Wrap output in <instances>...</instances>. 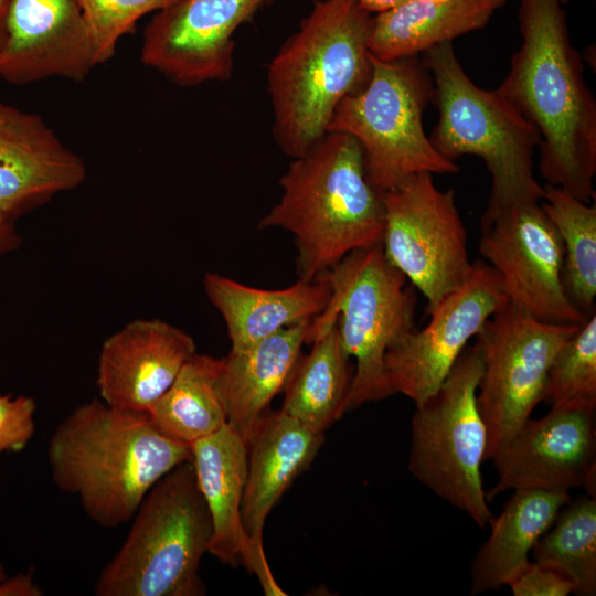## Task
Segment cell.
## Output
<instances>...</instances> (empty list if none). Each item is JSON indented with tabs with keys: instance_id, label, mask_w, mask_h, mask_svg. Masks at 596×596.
Segmentation results:
<instances>
[{
	"instance_id": "cell-1",
	"label": "cell",
	"mask_w": 596,
	"mask_h": 596,
	"mask_svg": "<svg viewBox=\"0 0 596 596\" xmlns=\"http://www.w3.org/2000/svg\"><path fill=\"white\" fill-rule=\"evenodd\" d=\"M522 43L497 88L539 131L540 173L584 203L595 200L596 100L572 45L561 0H521Z\"/></svg>"
},
{
	"instance_id": "cell-2",
	"label": "cell",
	"mask_w": 596,
	"mask_h": 596,
	"mask_svg": "<svg viewBox=\"0 0 596 596\" xmlns=\"http://www.w3.org/2000/svg\"><path fill=\"white\" fill-rule=\"evenodd\" d=\"M191 459V445L161 434L147 412L117 408L100 398L75 407L47 445L55 486L75 496L104 529L131 521L151 488Z\"/></svg>"
},
{
	"instance_id": "cell-3",
	"label": "cell",
	"mask_w": 596,
	"mask_h": 596,
	"mask_svg": "<svg viewBox=\"0 0 596 596\" xmlns=\"http://www.w3.org/2000/svg\"><path fill=\"white\" fill-rule=\"evenodd\" d=\"M277 204L258 228L289 232L299 279L315 280L348 254L382 244V193L368 180L358 140L327 132L281 175Z\"/></svg>"
},
{
	"instance_id": "cell-4",
	"label": "cell",
	"mask_w": 596,
	"mask_h": 596,
	"mask_svg": "<svg viewBox=\"0 0 596 596\" xmlns=\"http://www.w3.org/2000/svg\"><path fill=\"white\" fill-rule=\"evenodd\" d=\"M372 24L355 0L316 1L270 61L273 136L287 156L305 155L327 134L338 104L368 83Z\"/></svg>"
},
{
	"instance_id": "cell-5",
	"label": "cell",
	"mask_w": 596,
	"mask_h": 596,
	"mask_svg": "<svg viewBox=\"0 0 596 596\" xmlns=\"http://www.w3.org/2000/svg\"><path fill=\"white\" fill-rule=\"evenodd\" d=\"M434 82L439 117L429 137L449 161L472 155L491 177V193L480 227L518 203L541 201L543 185L534 175L533 156L541 138L535 127L497 89L477 86L458 61L453 42L422 53Z\"/></svg>"
},
{
	"instance_id": "cell-6",
	"label": "cell",
	"mask_w": 596,
	"mask_h": 596,
	"mask_svg": "<svg viewBox=\"0 0 596 596\" xmlns=\"http://www.w3.org/2000/svg\"><path fill=\"white\" fill-rule=\"evenodd\" d=\"M130 530L94 586L97 596H202L212 522L191 461L147 493Z\"/></svg>"
},
{
	"instance_id": "cell-7",
	"label": "cell",
	"mask_w": 596,
	"mask_h": 596,
	"mask_svg": "<svg viewBox=\"0 0 596 596\" xmlns=\"http://www.w3.org/2000/svg\"><path fill=\"white\" fill-rule=\"evenodd\" d=\"M371 55V54H370ZM363 88L337 106L327 132L354 137L369 182L381 193L422 173L455 174L459 167L433 147L423 114L434 98L433 78L417 56L381 61Z\"/></svg>"
},
{
	"instance_id": "cell-8",
	"label": "cell",
	"mask_w": 596,
	"mask_h": 596,
	"mask_svg": "<svg viewBox=\"0 0 596 596\" xmlns=\"http://www.w3.org/2000/svg\"><path fill=\"white\" fill-rule=\"evenodd\" d=\"M319 278L332 292L312 328L337 319L341 344L355 360L345 412L391 396L385 353L415 324L416 295L407 278L387 260L382 244L348 254Z\"/></svg>"
},
{
	"instance_id": "cell-9",
	"label": "cell",
	"mask_w": 596,
	"mask_h": 596,
	"mask_svg": "<svg viewBox=\"0 0 596 596\" xmlns=\"http://www.w3.org/2000/svg\"><path fill=\"white\" fill-rule=\"evenodd\" d=\"M482 360L466 347L412 418L408 470L437 497L485 528L493 517L481 478L488 433L477 403Z\"/></svg>"
},
{
	"instance_id": "cell-10",
	"label": "cell",
	"mask_w": 596,
	"mask_h": 596,
	"mask_svg": "<svg viewBox=\"0 0 596 596\" xmlns=\"http://www.w3.org/2000/svg\"><path fill=\"white\" fill-rule=\"evenodd\" d=\"M582 324L543 322L509 301L486 320L475 343L482 360L477 403L488 433L486 460L542 402L555 355Z\"/></svg>"
},
{
	"instance_id": "cell-11",
	"label": "cell",
	"mask_w": 596,
	"mask_h": 596,
	"mask_svg": "<svg viewBox=\"0 0 596 596\" xmlns=\"http://www.w3.org/2000/svg\"><path fill=\"white\" fill-rule=\"evenodd\" d=\"M387 260L427 299L432 313L469 278L467 232L455 202V191L439 190L433 174L422 172L382 192Z\"/></svg>"
},
{
	"instance_id": "cell-12",
	"label": "cell",
	"mask_w": 596,
	"mask_h": 596,
	"mask_svg": "<svg viewBox=\"0 0 596 596\" xmlns=\"http://www.w3.org/2000/svg\"><path fill=\"white\" fill-rule=\"evenodd\" d=\"M480 231L479 252L510 304L543 322L582 324L589 318L565 292L562 238L540 201L509 206Z\"/></svg>"
},
{
	"instance_id": "cell-13",
	"label": "cell",
	"mask_w": 596,
	"mask_h": 596,
	"mask_svg": "<svg viewBox=\"0 0 596 596\" xmlns=\"http://www.w3.org/2000/svg\"><path fill=\"white\" fill-rule=\"evenodd\" d=\"M507 302L497 273L475 262L466 283L429 313L428 324L386 351L384 371L391 394L401 393L415 407L422 405L439 389L469 340Z\"/></svg>"
},
{
	"instance_id": "cell-14",
	"label": "cell",
	"mask_w": 596,
	"mask_h": 596,
	"mask_svg": "<svg viewBox=\"0 0 596 596\" xmlns=\"http://www.w3.org/2000/svg\"><path fill=\"white\" fill-rule=\"evenodd\" d=\"M270 0H173L147 24L141 62L182 87L226 81L233 34Z\"/></svg>"
},
{
	"instance_id": "cell-15",
	"label": "cell",
	"mask_w": 596,
	"mask_h": 596,
	"mask_svg": "<svg viewBox=\"0 0 596 596\" xmlns=\"http://www.w3.org/2000/svg\"><path fill=\"white\" fill-rule=\"evenodd\" d=\"M595 408H551L531 417L492 458L498 480L488 501L508 490L568 491L595 496Z\"/></svg>"
},
{
	"instance_id": "cell-16",
	"label": "cell",
	"mask_w": 596,
	"mask_h": 596,
	"mask_svg": "<svg viewBox=\"0 0 596 596\" xmlns=\"http://www.w3.org/2000/svg\"><path fill=\"white\" fill-rule=\"evenodd\" d=\"M96 66L79 0H11L0 77L26 85L51 77L83 82Z\"/></svg>"
},
{
	"instance_id": "cell-17",
	"label": "cell",
	"mask_w": 596,
	"mask_h": 596,
	"mask_svg": "<svg viewBox=\"0 0 596 596\" xmlns=\"http://www.w3.org/2000/svg\"><path fill=\"white\" fill-rule=\"evenodd\" d=\"M86 175L83 159L41 116L0 100V220L15 223Z\"/></svg>"
},
{
	"instance_id": "cell-18",
	"label": "cell",
	"mask_w": 596,
	"mask_h": 596,
	"mask_svg": "<svg viewBox=\"0 0 596 596\" xmlns=\"http://www.w3.org/2000/svg\"><path fill=\"white\" fill-rule=\"evenodd\" d=\"M317 433L281 409L268 412L248 443L247 475L242 522L249 545L248 572L266 595H285L264 553L263 530L270 510L292 481L306 471L323 444Z\"/></svg>"
},
{
	"instance_id": "cell-19",
	"label": "cell",
	"mask_w": 596,
	"mask_h": 596,
	"mask_svg": "<svg viewBox=\"0 0 596 596\" xmlns=\"http://www.w3.org/2000/svg\"><path fill=\"white\" fill-rule=\"evenodd\" d=\"M196 353L193 338L160 319H138L103 343L96 385L106 404L148 412Z\"/></svg>"
},
{
	"instance_id": "cell-20",
	"label": "cell",
	"mask_w": 596,
	"mask_h": 596,
	"mask_svg": "<svg viewBox=\"0 0 596 596\" xmlns=\"http://www.w3.org/2000/svg\"><path fill=\"white\" fill-rule=\"evenodd\" d=\"M312 321H304L263 339L245 350H231L221 359L219 390L230 424L248 443L270 402L284 392L308 343Z\"/></svg>"
},
{
	"instance_id": "cell-21",
	"label": "cell",
	"mask_w": 596,
	"mask_h": 596,
	"mask_svg": "<svg viewBox=\"0 0 596 596\" xmlns=\"http://www.w3.org/2000/svg\"><path fill=\"white\" fill-rule=\"evenodd\" d=\"M203 286L222 315L232 343L245 350L277 331L317 318L328 306L331 286L323 279H299L281 289H262L206 273Z\"/></svg>"
},
{
	"instance_id": "cell-22",
	"label": "cell",
	"mask_w": 596,
	"mask_h": 596,
	"mask_svg": "<svg viewBox=\"0 0 596 596\" xmlns=\"http://www.w3.org/2000/svg\"><path fill=\"white\" fill-rule=\"evenodd\" d=\"M198 487L212 522L209 553L230 566L249 561V545L242 522L248 446L226 424L191 445Z\"/></svg>"
},
{
	"instance_id": "cell-23",
	"label": "cell",
	"mask_w": 596,
	"mask_h": 596,
	"mask_svg": "<svg viewBox=\"0 0 596 596\" xmlns=\"http://www.w3.org/2000/svg\"><path fill=\"white\" fill-rule=\"evenodd\" d=\"M507 0H408L373 17L370 54L381 61L417 56L485 28Z\"/></svg>"
},
{
	"instance_id": "cell-24",
	"label": "cell",
	"mask_w": 596,
	"mask_h": 596,
	"mask_svg": "<svg viewBox=\"0 0 596 596\" xmlns=\"http://www.w3.org/2000/svg\"><path fill=\"white\" fill-rule=\"evenodd\" d=\"M570 499L568 491H513L489 521L490 535L471 563V595L508 586L529 564L533 546Z\"/></svg>"
},
{
	"instance_id": "cell-25",
	"label": "cell",
	"mask_w": 596,
	"mask_h": 596,
	"mask_svg": "<svg viewBox=\"0 0 596 596\" xmlns=\"http://www.w3.org/2000/svg\"><path fill=\"white\" fill-rule=\"evenodd\" d=\"M310 344L284 389L281 411L311 430L324 433L345 413L354 369L341 344L337 319L316 330Z\"/></svg>"
},
{
	"instance_id": "cell-26",
	"label": "cell",
	"mask_w": 596,
	"mask_h": 596,
	"mask_svg": "<svg viewBox=\"0 0 596 596\" xmlns=\"http://www.w3.org/2000/svg\"><path fill=\"white\" fill-rule=\"evenodd\" d=\"M221 359L195 353L147 414L164 436L189 445L227 424L219 390Z\"/></svg>"
},
{
	"instance_id": "cell-27",
	"label": "cell",
	"mask_w": 596,
	"mask_h": 596,
	"mask_svg": "<svg viewBox=\"0 0 596 596\" xmlns=\"http://www.w3.org/2000/svg\"><path fill=\"white\" fill-rule=\"evenodd\" d=\"M542 209L563 243V285L571 302L586 316L595 312L596 205L545 183Z\"/></svg>"
},
{
	"instance_id": "cell-28",
	"label": "cell",
	"mask_w": 596,
	"mask_h": 596,
	"mask_svg": "<svg viewBox=\"0 0 596 596\" xmlns=\"http://www.w3.org/2000/svg\"><path fill=\"white\" fill-rule=\"evenodd\" d=\"M535 562L568 578L574 594H596V498L579 497L560 510L532 549Z\"/></svg>"
},
{
	"instance_id": "cell-29",
	"label": "cell",
	"mask_w": 596,
	"mask_h": 596,
	"mask_svg": "<svg viewBox=\"0 0 596 596\" xmlns=\"http://www.w3.org/2000/svg\"><path fill=\"white\" fill-rule=\"evenodd\" d=\"M542 402L551 408H596V315L560 349Z\"/></svg>"
},
{
	"instance_id": "cell-30",
	"label": "cell",
	"mask_w": 596,
	"mask_h": 596,
	"mask_svg": "<svg viewBox=\"0 0 596 596\" xmlns=\"http://www.w3.org/2000/svg\"><path fill=\"white\" fill-rule=\"evenodd\" d=\"M173 0H79L89 31L96 65L110 60L118 41L132 33L146 14L158 12Z\"/></svg>"
},
{
	"instance_id": "cell-31",
	"label": "cell",
	"mask_w": 596,
	"mask_h": 596,
	"mask_svg": "<svg viewBox=\"0 0 596 596\" xmlns=\"http://www.w3.org/2000/svg\"><path fill=\"white\" fill-rule=\"evenodd\" d=\"M35 401L25 395L0 394V453L23 450L35 432Z\"/></svg>"
},
{
	"instance_id": "cell-32",
	"label": "cell",
	"mask_w": 596,
	"mask_h": 596,
	"mask_svg": "<svg viewBox=\"0 0 596 596\" xmlns=\"http://www.w3.org/2000/svg\"><path fill=\"white\" fill-rule=\"evenodd\" d=\"M508 586L514 596H567L574 594V586L568 578L535 561H530Z\"/></svg>"
},
{
	"instance_id": "cell-33",
	"label": "cell",
	"mask_w": 596,
	"mask_h": 596,
	"mask_svg": "<svg viewBox=\"0 0 596 596\" xmlns=\"http://www.w3.org/2000/svg\"><path fill=\"white\" fill-rule=\"evenodd\" d=\"M43 589L35 583L31 572L8 576L0 565V596H42Z\"/></svg>"
},
{
	"instance_id": "cell-34",
	"label": "cell",
	"mask_w": 596,
	"mask_h": 596,
	"mask_svg": "<svg viewBox=\"0 0 596 596\" xmlns=\"http://www.w3.org/2000/svg\"><path fill=\"white\" fill-rule=\"evenodd\" d=\"M20 245L21 237L17 232L15 223L0 220V262Z\"/></svg>"
},
{
	"instance_id": "cell-35",
	"label": "cell",
	"mask_w": 596,
	"mask_h": 596,
	"mask_svg": "<svg viewBox=\"0 0 596 596\" xmlns=\"http://www.w3.org/2000/svg\"><path fill=\"white\" fill-rule=\"evenodd\" d=\"M369 13H382L394 9L408 0H355Z\"/></svg>"
},
{
	"instance_id": "cell-36",
	"label": "cell",
	"mask_w": 596,
	"mask_h": 596,
	"mask_svg": "<svg viewBox=\"0 0 596 596\" xmlns=\"http://www.w3.org/2000/svg\"><path fill=\"white\" fill-rule=\"evenodd\" d=\"M11 0H0V50L7 33V20Z\"/></svg>"
},
{
	"instance_id": "cell-37",
	"label": "cell",
	"mask_w": 596,
	"mask_h": 596,
	"mask_svg": "<svg viewBox=\"0 0 596 596\" xmlns=\"http://www.w3.org/2000/svg\"><path fill=\"white\" fill-rule=\"evenodd\" d=\"M567 1H568V0H561V2H562L563 4H565Z\"/></svg>"
}]
</instances>
